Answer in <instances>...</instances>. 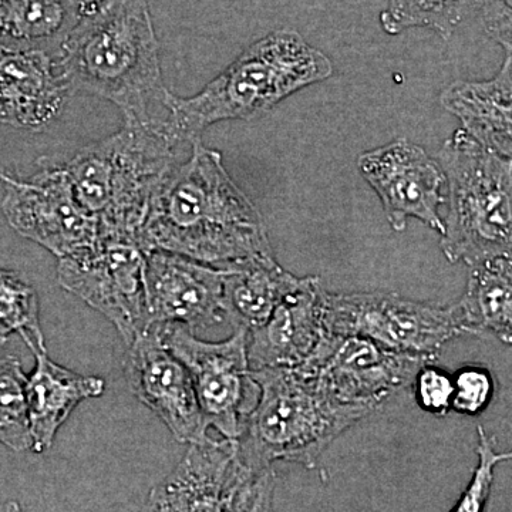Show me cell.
<instances>
[{
  "mask_svg": "<svg viewBox=\"0 0 512 512\" xmlns=\"http://www.w3.org/2000/svg\"><path fill=\"white\" fill-rule=\"evenodd\" d=\"M165 251L218 269L275 258L254 202L229 177L220 151L194 143L160 185L137 235Z\"/></svg>",
  "mask_w": 512,
  "mask_h": 512,
  "instance_id": "obj_1",
  "label": "cell"
},
{
  "mask_svg": "<svg viewBox=\"0 0 512 512\" xmlns=\"http://www.w3.org/2000/svg\"><path fill=\"white\" fill-rule=\"evenodd\" d=\"M56 63L70 94L110 101L124 120L160 119L150 107L156 101L164 106L168 90L147 0H110L84 15Z\"/></svg>",
  "mask_w": 512,
  "mask_h": 512,
  "instance_id": "obj_2",
  "label": "cell"
},
{
  "mask_svg": "<svg viewBox=\"0 0 512 512\" xmlns=\"http://www.w3.org/2000/svg\"><path fill=\"white\" fill-rule=\"evenodd\" d=\"M164 119L126 120L113 136L64 164L74 195L100 235L137 237L154 194L192 147Z\"/></svg>",
  "mask_w": 512,
  "mask_h": 512,
  "instance_id": "obj_3",
  "label": "cell"
},
{
  "mask_svg": "<svg viewBox=\"0 0 512 512\" xmlns=\"http://www.w3.org/2000/svg\"><path fill=\"white\" fill-rule=\"evenodd\" d=\"M332 74L329 57L296 30H276L248 46L195 96L184 99L165 93L164 109L178 136L195 143L212 124L256 119Z\"/></svg>",
  "mask_w": 512,
  "mask_h": 512,
  "instance_id": "obj_4",
  "label": "cell"
},
{
  "mask_svg": "<svg viewBox=\"0 0 512 512\" xmlns=\"http://www.w3.org/2000/svg\"><path fill=\"white\" fill-rule=\"evenodd\" d=\"M259 399L237 440L238 458L252 473L276 461L315 468L340 434L375 410L340 403L299 367L252 370Z\"/></svg>",
  "mask_w": 512,
  "mask_h": 512,
  "instance_id": "obj_5",
  "label": "cell"
},
{
  "mask_svg": "<svg viewBox=\"0 0 512 512\" xmlns=\"http://www.w3.org/2000/svg\"><path fill=\"white\" fill-rule=\"evenodd\" d=\"M439 164L448 183L440 247L468 266L512 255V161L457 130L444 141Z\"/></svg>",
  "mask_w": 512,
  "mask_h": 512,
  "instance_id": "obj_6",
  "label": "cell"
},
{
  "mask_svg": "<svg viewBox=\"0 0 512 512\" xmlns=\"http://www.w3.org/2000/svg\"><path fill=\"white\" fill-rule=\"evenodd\" d=\"M323 325L330 335L360 336L433 363L447 342L463 335L456 305H431L386 292H326Z\"/></svg>",
  "mask_w": 512,
  "mask_h": 512,
  "instance_id": "obj_7",
  "label": "cell"
},
{
  "mask_svg": "<svg viewBox=\"0 0 512 512\" xmlns=\"http://www.w3.org/2000/svg\"><path fill=\"white\" fill-rule=\"evenodd\" d=\"M167 349L190 373L202 416L222 439L238 440L259 399L248 362V330L222 342H204L180 326H154Z\"/></svg>",
  "mask_w": 512,
  "mask_h": 512,
  "instance_id": "obj_8",
  "label": "cell"
},
{
  "mask_svg": "<svg viewBox=\"0 0 512 512\" xmlns=\"http://www.w3.org/2000/svg\"><path fill=\"white\" fill-rule=\"evenodd\" d=\"M146 258L137 237L100 235L82 254L59 259L57 279L67 292L106 316L130 345L148 330Z\"/></svg>",
  "mask_w": 512,
  "mask_h": 512,
  "instance_id": "obj_9",
  "label": "cell"
},
{
  "mask_svg": "<svg viewBox=\"0 0 512 512\" xmlns=\"http://www.w3.org/2000/svg\"><path fill=\"white\" fill-rule=\"evenodd\" d=\"M426 357L393 352L360 336L326 333L313 355L298 366L332 399L376 410L412 387Z\"/></svg>",
  "mask_w": 512,
  "mask_h": 512,
  "instance_id": "obj_10",
  "label": "cell"
},
{
  "mask_svg": "<svg viewBox=\"0 0 512 512\" xmlns=\"http://www.w3.org/2000/svg\"><path fill=\"white\" fill-rule=\"evenodd\" d=\"M2 211L10 227L57 258L87 251L99 241L97 221L74 195L63 165H45L29 180L8 175Z\"/></svg>",
  "mask_w": 512,
  "mask_h": 512,
  "instance_id": "obj_11",
  "label": "cell"
},
{
  "mask_svg": "<svg viewBox=\"0 0 512 512\" xmlns=\"http://www.w3.org/2000/svg\"><path fill=\"white\" fill-rule=\"evenodd\" d=\"M360 174L379 195L387 221L402 232L410 218L444 234L439 208L444 204L446 175L439 161L423 147L406 138H397L357 160Z\"/></svg>",
  "mask_w": 512,
  "mask_h": 512,
  "instance_id": "obj_12",
  "label": "cell"
},
{
  "mask_svg": "<svg viewBox=\"0 0 512 512\" xmlns=\"http://www.w3.org/2000/svg\"><path fill=\"white\" fill-rule=\"evenodd\" d=\"M225 269L165 251L148 252L144 286L148 329L180 326L194 333L227 319Z\"/></svg>",
  "mask_w": 512,
  "mask_h": 512,
  "instance_id": "obj_13",
  "label": "cell"
},
{
  "mask_svg": "<svg viewBox=\"0 0 512 512\" xmlns=\"http://www.w3.org/2000/svg\"><path fill=\"white\" fill-rule=\"evenodd\" d=\"M127 346L124 367L134 396L160 417L180 443L190 446L210 439L190 373L157 330H146Z\"/></svg>",
  "mask_w": 512,
  "mask_h": 512,
  "instance_id": "obj_14",
  "label": "cell"
},
{
  "mask_svg": "<svg viewBox=\"0 0 512 512\" xmlns=\"http://www.w3.org/2000/svg\"><path fill=\"white\" fill-rule=\"evenodd\" d=\"M249 470L237 440L190 444L177 467L148 494L140 512H224Z\"/></svg>",
  "mask_w": 512,
  "mask_h": 512,
  "instance_id": "obj_15",
  "label": "cell"
},
{
  "mask_svg": "<svg viewBox=\"0 0 512 512\" xmlns=\"http://www.w3.org/2000/svg\"><path fill=\"white\" fill-rule=\"evenodd\" d=\"M325 295L318 276L299 279L264 325L248 330L249 369L303 365L326 335Z\"/></svg>",
  "mask_w": 512,
  "mask_h": 512,
  "instance_id": "obj_16",
  "label": "cell"
},
{
  "mask_svg": "<svg viewBox=\"0 0 512 512\" xmlns=\"http://www.w3.org/2000/svg\"><path fill=\"white\" fill-rule=\"evenodd\" d=\"M69 96L56 57L0 47V123L46 130L62 114Z\"/></svg>",
  "mask_w": 512,
  "mask_h": 512,
  "instance_id": "obj_17",
  "label": "cell"
},
{
  "mask_svg": "<svg viewBox=\"0 0 512 512\" xmlns=\"http://www.w3.org/2000/svg\"><path fill=\"white\" fill-rule=\"evenodd\" d=\"M440 104L463 124L461 130L480 146L511 158L512 59L485 82L458 80L440 94Z\"/></svg>",
  "mask_w": 512,
  "mask_h": 512,
  "instance_id": "obj_18",
  "label": "cell"
},
{
  "mask_svg": "<svg viewBox=\"0 0 512 512\" xmlns=\"http://www.w3.org/2000/svg\"><path fill=\"white\" fill-rule=\"evenodd\" d=\"M36 366L28 376L26 396L32 450L43 453L53 446L57 431L80 403L99 397L106 389L100 377L83 376L57 365L47 350H33Z\"/></svg>",
  "mask_w": 512,
  "mask_h": 512,
  "instance_id": "obj_19",
  "label": "cell"
},
{
  "mask_svg": "<svg viewBox=\"0 0 512 512\" xmlns=\"http://www.w3.org/2000/svg\"><path fill=\"white\" fill-rule=\"evenodd\" d=\"M83 16V0H0V47L57 57Z\"/></svg>",
  "mask_w": 512,
  "mask_h": 512,
  "instance_id": "obj_20",
  "label": "cell"
},
{
  "mask_svg": "<svg viewBox=\"0 0 512 512\" xmlns=\"http://www.w3.org/2000/svg\"><path fill=\"white\" fill-rule=\"evenodd\" d=\"M275 258L225 269L224 303L235 328L251 330L264 325L276 306L299 284Z\"/></svg>",
  "mask_w": 512,
  "mask_h": 512,
  "instance_id": "obj_21",
  "label": "cell"
},
{
  "mask_svg": "<svg viewBox=\"0 0 512 512\" xmlns=\"http://www.w3.org/2000/svg\"><path fill=\"white\" fill-rule=\"evenodd\" d=\"M466 295L456 303L463 333L490 335L512 343V259L511 256L470 266Z\"/></svg>",
  "mask_w": 512,
  "mask_h": 512,
  "instance_id": "obj_22",
  "label": "cell"
},
{
  "mask_svg": "<svg viewBox=\"0 0 512 512\" xmlns=\"http://www.w3.org/2000/svg\"><path fill=\"white\" fill-rule=\"evenodd\" d=\"M480 0H387L380 23L387 35L424 28L450 39Z\"/></svg>",
  "mask_w": 512,
  "mask_h": 512,
  "instance_id": "obj_23",
  "label": "cell"
},
{
  "mask_svg": "<svg viewBox=\"0 0 512 512\" xmlns=\"http://www.w3.org/2000/svg\"><path fill=\"white\" fill-rule=\"evenodd\" d=\"M19 333L30 350H46L37 293L15 272L0 269V343Z\"/></svg>",
  "mask_w": 512,
  "mask_h": 512,
  "instance_id": "obj_24",
  "label": "cell"
},
{
  "mask_svg": "<svg viewBox=\"0 0 512 512\" xmlns=\"http://www.w3.org/2000/svg\"><path fill=\"white\" fill-rule=\"evenodd\" d=\"M26 384L18 359H0V444L15 451L32 448Z\"/></svg>",
  "mask_w": 512,
  "mask_h": 512,
  "instance_id": "obj_25",
  "label": "cell"
},
{
  "mask_svg": "<svg viewBox=\"0 0 512 512\" xmlns=\"http://www.w3.org/2000/svg\"><path fill=\"white\" fill-rule=\"evenodd\" d=\"M478 464L470 484L450 512H484L494 483L495 468L510 460L511 453H498L494 437L488 436L483 427L477 429Z\"/></svg>",
  "mask_w": 512,
  "mask_h": 512,
  "instance_id": "obj_26",
  "label": "cell"
},
{
  "mask_svg": "<svg viewBox=\"0 0 512 512\" xmlns=\"http://www.w3.org/2000/svg\"><path fill=\"white\" fill-rule=\"evenodd\" d=\"M453 377L451 410L464 416H478L490 406L495 394V379L484 367L467 366Z\"/></svg>",
  "mask_w": 512,
  "mask_h": 512,
  "instance_id": "obj_27",
  "label": "cell"
},
{
  "mask_svg": "<svg viewBox=\"0 0 512 512\" xmlns=\"http://www.w3.org/2000/svg\"><path fill=\"white\" fill-rule=\"evenodd\" d=\"M412 387L417 403L424 412L446 416L453 400V377L434 363L421 367L414 377Z\"/></svg>",
  "mask_w": 512,
  "mask_h": 512,
  "instance_id": "obj_28",
  "label": "cell"
},
{
  "mask_svg": "<svg viewBox=\"0 0 512 512\" xmlns=\"http://www.w3.org/2000/svg\"><path fill=\"white\" fill-rule=\"evenodd\" d=\"M275 485L276 474L272 468L261 473L249 471L232 494L224 512H272Z\"/></svg>",
  "mask_w": 512,
  "mask_h": 512,
  "instance_id": "obj_29",
  "label": "cell"
},
{
  "mask_svg": "<svg viewBox=\"0 0 512 512\" xmlns=\"http://www.w3.org/2000/svg\"><path fill=\"white\" fill-rule=\"evenodd\" d=\"M481 9L485 32L511 55V0H481Z\"/></svg>",
  "mask_w": 512,
  "mask_h": 512,
  "instance_id": "obj_30",
  "label": "cell"
},
{
  "mask_svg": "<svg viewBox=\"0 0 512 512\" xmlns=\"http://www.w3.org/2000/svg\"><path fill=\"white\" fill-rule=\"evenodd\" d=\"M109 2L110 0H83L84 15L101 8V6L106 5V3Z\"/></svg>",
  "mask_w": 512,
  "mask_h": 512,
  "instance_id": "obj_31",
  "label": "cell"
},
{
  "mask_svg": "<svg viewBox=\"0 0 512 512\" xmlns=\"http://www.w3.org/2000/svg\"><path fill=\"white\" fill-rule=\"evenodd\" d=\"M5 512H23L20 505L16 503V501H10L8 505H6Z\"/></svg>",
  "mask_w": 512,
  "mask_h": 512,
  "instance_id": "obj_32",
  "label": "cell"
},
{
  "mask_svg": "<svg viewBox=\"0 0 512 512\" xmlns=\"http://www.w3.org/2000/svg\"><path fill=\"white\" fill-rule=\"evenodd\" d=\"M9 174L3 173L2 170H0V181H5L6 178H8Z\"/></svg>",
  "mask_w": 512,
  "mask_h": 512,
  "instance_id": "obj_33",
  "label": "cell"
}]
</instances>
